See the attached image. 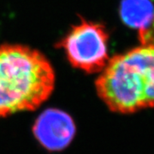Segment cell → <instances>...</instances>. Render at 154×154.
<instances>
[{"mask_svg": "<svg viewBox=\"0 0 154 154\" xmlns=\"http://www.w3.org/2000/svg\"><path fill=\"white\" fill-rule=\"evenodd\" d=\"M35 138L48 151H62L71 142L75 125L70 116L57 109H49L37 118L33 128Z\"/></svg>", "mask_w": 154, "mask_h": 154, "instance_id": "4", "label": "cell"}, {"mask_svg": "<svg viewBox=\"0 0 154 154\" xmlns=\"http://www.w3.org/2000/svg\"><path fill=\"white\" fill-rule=\"evenodd\" d=\"M109 35L101 24L82 20L58 44L69 62L87 73L102 71L109 61Z\"/></svg>", "mask_w": 154, "mask_h": 154, "instance_id": "3", "label": "cell"}, {"mask_svg": "<svg viewBox=\"0 0 154 154\" xmlns=\"http://www.w3.org/2000/svg\"><path fill=\"white\" fill-rule=\"evenodd\" d=\"M139 37L142 45H154V18L152 24L147 29L139 32Z\"/></svg>", "mask_w": 154, "mask_h": 154, "instance_id": "6", "label": "cell"}, {"mask_svg": "<svg viewBox=\"0 0 154 154\" xmlns=\"http://www.w3.org/2000/svg\"><path fill=\"white\" fill-rule=\"evenodd\" d=\"M120 16L127 26L138 31L147 29L154 18V5L151 0H122Z\"/></svg>", "mask_w": 154, "mask_h": 154, "instance_id": "5", "label": "cell"}, {"mask_svg": "<svg viewBox=\"0 0 154 154\" xmlns=\"http://www.w3.org/2000/svg\"><path fill=\"white\" fill-rule=\"evenodd\" d=\"M54 85V69L40 51L22 45L0 46V117L37 109Z\"/></svg>", "mask_w": 154, "mask_h": 154, "instance_id": "1", "label": "cell"}, {"mask_svg": "<svg viewBox=\"0 0 154 154\" xmlns=\"http://www.w3.org/2000/svg\"><path fill=\"white\" fill-rule=\"evenodd\" d=\"M110 110L132 113L154 106V45H142L108 61L96 81Z\"/></svg>", "mask_w": 154, "mask_h": 154, "instance_id": "2", "label": "cell"}]
</instances>
